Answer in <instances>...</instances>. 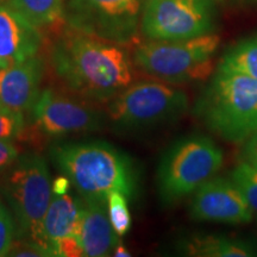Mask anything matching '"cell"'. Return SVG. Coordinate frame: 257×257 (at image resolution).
Returning <instances> with one entry per match:
<instances>
[{"label": "cell", "mask_w": 257, "mask_h": 257, "mask_svg": "<svg viewBox=\"0 0 257 257\" xmlns=\"http://www.w3.org/2000/svg\"><path fill=\"white\" fill-rule=\"evenodd\" d=\"M223 152L211 138L189 136L173 143L156 173L157 193L165 205L189 197L221 168Z\"/></svg>", "instance_id": "obj_6"}, {"label": "cell", "mask_w": 257, "mask_h": 257, "mask_svg": "<svg viewBox=\"0 0 257 257\" xmlns=\"http://www.w3.org/2000/svg\"><path fill=\"white\" fill-rule=\"evenodd\" d=\"M50 155L83 200H107L113 192L128 199L137 188V173L126 154L105 142L54 146Z\"/></svg>", "instance_id": "obj_2"}, {"label": "cell", "mask_w": 257, "mask_h": 257, "mask_svg": "<svg viewBox=\"0 0 257 257\" xmlns=\"http://www.w3.org/2000/svg\"><path fill=\"white\" fill-rule=\"evenodd\" d=\"M127 199L120 192H113L106 200L108 218L115 233L119 237L125 236L131 229V214L127 207Z\"/></svg>", "instance_id": "obj_20"}, {"label": "cell", "mask_w": 257, "mask_h": 257, "mask_svg": "<svg viewBox=\"0 0 257 257\" xmlns=\"http://www.w3.org/2000/svg\"><path fill=\"white\" fill-rule=\"evenodd\" d=\"M85 201L81 197L53 193L43 220L44 239L51 256H56V244L67 236H78Z\"/></svg>", "instance_id": "obj_15"}, {"label": "cell", "mask_w": 257, "mask_h": 257, "mask_svg": "<svg viewBox=\"0 0 257 257\" xmlns=\"http://www.w3.org/2000/svg\"><path fill=\"white\" fill-rule=\"evenodd\" d=\"M18 152L10 141L0 140V172L12 166V163L17 160Z\"/></svg>", "instance_id": "obj_24"}, {"label": "cell", "mask_w": 257, "mask_h": 257, "mask_svg": "<svg viewBox=\"0 0 257 257\" xmlns=\"http://www.w3.org/2000/svg\"><path fill=\"white\" fill-rule=\"evenodd\" d=\"M230 179L242 192L253 213H257V167L243 160L231 172Z\"/></svg>", "instance_id": "obj_19"}, {"label": "cell", "mask_w": 257, "mask_h": 257, "mask_svg": "<svg viewBox=\"0 0 257 257\" xmlns=\"http://www.w3.org/2000/svg\"><path fill=\"white\" fill-rule=\"evenodd\" d=\"M70 185H72V181H70L68 176H59L53 181V193H55V194H66V193H68Z\"/></svg>", "instance_id": "obj_26"}, {"label": "cell", "mask_w": 257, "mask_h": 257, "mask_svg": "<svg viewBox=\"0 0 257 257\" xmlns=\"http://www.w3.org/2000/svg\"><path fill=\"white\" fill-rule=\"evenodd\" d=\"M219 44L213 32L188 40H150L138 44L134 61L148 75L170 85L205 81L216 70Z\"/></svg>", "instance_id": "obj_5"}, {"label": "cell", "mask_w": 257, "mask_h": 257, "mask_svg": "<svg viewBox=\"0 0 257 257\" xmlns=\"http://www.w3.org/2000/svg\"><path fill=\"white\" fill-rule=\"evenodd\" d=\"M35 27L55 24L63 15L62 0H3Z\"/></svg>", "instance_id": "obj_18"}, {"label": "cell", "mask_w": 257, "mask_h": 257, "mask_svg": "<svg viewBox=\"0 0 257 257\" xmlns=\"http://www.w3.org/2000/svg\"><path fill=\"white\" fill-rule=\"evenodd\" d=\"M146 0H70L67 21L75 31L117 44L137 36Z\"/></svg>", "instance_id": "obj_8"}, {"label": "cell", "mask_w": 257, "mask_h": 257, "mask_svg": "<svg viewBox=\"0 0 257 257\" xmlns=\"http://www.w3.org/2000/svg\"><path fill=\"white\" fill-rule=\"evenodd\" d=\"M56 256L81 257L85 256L81 242L76 236H67L56 244Z\"/></svg>", "instance_id": "obj_23"}, {"label": "cell", "mask_w": 257, "mask_h": 257, "mask_svg": "<svg viewBox=\"0 0 257 257\" xmlns=\"http://www.w3.org/2000/svg\"><path fill=\"white\" fill-rule=\"evenodd\" d=\"M31 113L36 126L53 137L99 130L104 124L100 112L51 88L41 91Z\"/></svg>", "instance_id": "obj_10"}, {"label": "cell", "mask_w": 257, "mask_h": 257, "mask_svg": "<svg viewBox=\"0 0 257 257\" xmlns=\"http://www.w3.org/2000/svg\"><path fill=\"white\" fill-rule=\"evenodd\" d=\"M3 191L17 220L19 236L44 256H51L43 220L53 197V182L44 157L36 153L17 157L5 176Z\"/></svg>", "instance_id": "obj_4"}, {"label": "cell", "mask_w": 257, "mask_h": 257, "mask_svg": "<svg viewBox=\"0 0 257 257\" xmlns=\"http://www.w3.org/2000/svg\"><path fill=\"white\" fill-rule=\"evenodd\" d=\"M113 256L127 257V256H131V252L128 251V250L125 248L123 244L119 242V243L117 244V246H115V249H114V251H113Z\"/></svg>", "instance_id": "obj_27"}, {"label": "cell", "mask_w": 257, "mask_h": 257, "mask_svg": "<svg viewBox=\"0 0 257 257\" xmlns=\"http://www.w3.org/2000/svg\"><path fill=\"white\" fill-rule=\"evenodd\" d=\"M188 110V96L163 81L131 83L112 99L108 118L121 128H143L170 123Z\"/></svg>", "instance_id": "obj_7"}, {"label": "cell", "mask_w": 257, "mask_h": 257, "mask_svg": "<svg viewBox=\"0 0 257 257\" xmlns=\"http://www.w3.org/2000/svg\"><path fill=\"white\" fill-rule=\"evenodd\" d=\"M214 19L212 0H146L141 30L149 40H188L211 34Z\"/></svg>", "instance_id": "obj_9"}, {"label": "cell", "mask_w": 257, "mask_h": 257, "mask_svg": "<svg viewBox=\"0 0 257 257\" xmlns=\"http://www.w3.org/2000/svg\"><path fill=\"white\" fill-rule=\"evenodd\" d=\"M216 68L257 80V35L237 42L221 56Z\"/></svg>", "instance_id": "obj_17"}, {"label": "cell", "mask_w": 257, "mask_h": 257, "mask_svg": "<svg viewBox=\"0 0 257 257\" xmlns=\"http://www.w3.org/2000/svg\"><path fill=\"white\" fill-rule=\"evenodd\" d=\"M15 223L10 212L0 202V257L9 255L14 245Z\"/></svg>", "instance_id": "obj_21"}, {"label": "cell", "mask_w": 257, "mask_h": 257, "mask_svg": "<svg viewBox=\"0 0 257 257\" xmlns=\"http://www.w3.org/2000/svg\"><path fill=\"white\" fill-rule=\"evenodd\" d=\"M24 128V115L0 110V140L10 141L21 135Z\"/></svg>", "instance_id": "obj_22"}, {"label": "cell", "mask_w": 257, "mask_h": 257, "mask_svg": "<svg viewBox=\"0 0 257 257\" xmlns=\"http://www.w3.org/2000/svg\"><path fill=\"white\" fill-rule=\"evenodd\" d=\"M41 46L40 28L0 0V69L37 56Z\"/></svg>", "instance_id": "obj_13"}, {"label": "cell", "mask_w": 257, "mask_h": 257, "mask_svg": "<svg viewBox=\"0 0 257 257\" xmlns=\"http://www.w3.org/2000/svg\"><path fill=\"white\" fill-rule=\"evenodd\" d=\"M194 111L225 141L245 142L257 133V80L216 68Z\"/></svg>", "instance_id": "obj_3"}, {"label": "cell", "mask_w": 257, "mask_h": 257, "mask_svg": "<svg viewBox=\"0 0 257 257\" xmlns=\"http://www.w3.org/2000/svg\"><path fill=\"white\" fill-rule=\"evenodd\" d=\"M82 217L78 238L81 242L85 256L104 257L111 255L119 243L108 218L106 200H83Z\"/></svg>", "instance_id": "obj_14"}, {"label": "cell", "mask_w": 257, "mask_h": 257, "mask_svg": "<svg viewBox=\"0 0 257 257\" xmlns=\"http://www.w3.org/2000/svg\"><path fill=\"white\" fill-rule=\"evenodd\" d=\"M44 66L40 57L0 69V110L23 114L31 111L41 93Z\"/></svg>", "instance_id": "obj_12"}, {"label": "cell", "mask_w": 257, "mask_h": 257, "mask_svg": "<svg viewBox=\"0 0 257 257\" xmlns=\"http://www.w3.org/2000/svg\"><path fill=\"white\" fill-rule=\"evenodd\" d=\"M189 214L194 220L239 225L255 213L232 180L213 176L192 194Z\"/></svg>", "instance_id": "obj_11"}, {"label": "cell", "mask_w": 257, "mask_h": 257, "mask_svg": "<svg viewBox=\"0 0 257 257\" xmlns=\"http://www.w3.org/2000/svg\"><path fill=\"white\" fill-rule=\"evenodd\" d=\"M50 61L67 88L93 101L112 100L133 83L130 57L119 44L79 31L54 44Z\"/></svg>", "instance_id": "obj_1"}, {"label": "cell", "mask_w": 257, "mask_h": 257, "mask_svg": "<svg viewBox=\"0 0 257 257\" xmlns=\"http://www.w3.org/2000/svg\"><path fill=\"white\" fill-rule=\"evenodd\" d=\"M181 252L197 257H251L257 250L245 240L220 234L194 236L181 243Z\"/></svg>", "instance_id": "obj_16"}, {"label": "cell", "mask_w": 257, "mask_h": 257, "mask_svg": "<svg viewBox=\"0 0 257 257\" xmlns=\"http://www.w3.org/2000/svg\"><path fill=\"white\" fill-rule=\"evenodd\" d=\"M243 160L257 167V133L244 142Z\"/></svg>", "instance_id": "obj_25"}]
</instances>
